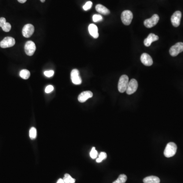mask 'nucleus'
<instances>
[{
	"label": "nucleus",
	"mask_w": 183,
	"mask_h": 183,
	"mask_svg": "<svg viewBox=\"0 0 183 183\" xmlns=\"http://www.w3.org/2000/svg\"><path fill=\"white\" fill-rule=\"evenodd\" d=\"M159 37L158 36L156 35L153 33H151L148 36V37L146 39H145L144 40V44L146 47H150L152 42L157 41Z\"/></svg>",
	"instance_id": "14"
},
{
	"label": "nucleus",
	"mask_w": 183,
	"mask_h": 183,
	"mask_svg": "<svg viewBox=\"0 0 183 183\" xmlns=\"http://www.w3.org/2000/svg\"><path fill=\"white\" fill-rule=\"evenodd\" d=\"M29 136L31 140H34L37 137V130L35 127H32L29 131Z\"/></svg>",
	"instance_id": "20"
},
{
	"label": "nucleus",
	"mask_w": 183,
	"mask_h": 183,
	"mask_svg": "<svg viewBox=\"0 0 183 183\" xmlns=\"http://www.w3.org/2000/svg\"><path fill=\"white\" fill-rule=\"evenodd\" d=\"M71 79L74 85H79L82 83V80L79 76V71L77 69H74L71 71Z\"/></svg>",
	"instance_id": "9"
},
{
	"label": "nucleus",
	"mask_w": 183,
	"mask_h": 183,
	"mask_svg": "<svg viewBox=\"0 0 183 183\" xmlns=\"http://www.w3.org/2000/svg\"><path fill=\"white\" fill-rule=\"evenodd\" d=\"M19 75L22 79H27L30 77V72L29 70L23 69L20 71Z\"/></svg>",
	"instance_id": "18"
},
{
	"label": "nucleus",
	"mask_w": 183,
	"mask_h": 183,
	"mask_svg": "<svg viewBox=\"0 0 183 183\" xmlns=\"http://www.w3.org/2000/svg\"><path fill=\"white\" fill-rule=\"evenodd\" d=\"M138 88V82L135 79H132L129 82L127 86L126 93L127 94L131 95L135 93Z\"/></svg>",
	"instance_id": "6"
},
{
	"label": "nucleus",
	"mask_w": 183,
	"mask_h": 183,
	"mask_svg": "<svg viewBox=\"0 0 183 183\" xmlns=\"http://www.w3.org/2000/svg\"><path fill=\"white\" fill-rule=\"evenodd\" d=\"M177 146L176 144L173 142H170L166 146L164 151V156L167 158L173 157L176 154Z\"/></svg>",
	"instance_id": "1"
},
{
	"label": "nucleus",
	"mask_w": 183,
	"mask_h": 183,
	"mask_svg": "<svg viewBox=\"0 0 183 183\" xmlns=\"http://www.w3.org/2000/svg\"><path fill=\"white\" fill-rule=\"evenodd\" d=\"M89 33L94 38H98L99 37L98 29L96 25L93 23H91L89 25Z\"/></svg>",
	"instance_id": "15"
},
{
	"label": "nucleus",
	"mask_w": 183,
	"mask_h": 183,
	"mask_svg": "<svg viewBox=\"0 0 183 183\" xmlns=\"http://www.w3.org/2000/svg\"><path fill=\"white\" fill-rule=\"evenodd\" d=\"M53 87L52 85H49L45 88V93L48 94V93H50L52 92L53 91Z\"/></svg>",
	"instance_id": "28"
},
{
	"label": "nucleus",
	"mask_w": 183,
	"mask_h": 183,
	"mask_svg": "<svg viewBox=\"0 0 183 183\" xmlns=\"http://www.w3.org/2000/svg\"><path fill=\"white\" fill-rule=\"evenodd\" d=\"M17 1L20 3H25L27 1V0H17Z\"/></svg>",
	"instance_id": "31"
},
{
	"label": "nucleus",
	"mask_w": 183,
	"mask_h": 183,
	"mask_svg": "<svg viewBox=\"0 0 183 183\" xmlns=\"http://www.w3.org/2000/svg\"><path fill=\"white\" fill-rule=\"evenodd\" d=\"M90 157H91L93 159L97 158V156H98V152H97V151L96 150L95 147H93L90 153Z\"/></svg>",
	"instance_id": "23"
},
{
	"label": "nucleus",
	"mask_w": 183,
	"mask_h": 183,
	"mask_svg": "<svg viewBox=\"0 0 183 183\" xmlns=\"http://www.w3.org/2000/svg\"><path fill=\"white\" fill-rule=\"evenodd\" d=\"M129 78L126 75H123L121 77L118 83V90L120 93H124L127 90L129 83Z\"/></svg>",
	"instance_id": "2"
},
{
	"label": "nucleus",
	"mask_w": 183,
	"mask_h": 183,
	"mask_svg": "<svg viewBox=\"0 0 183 183\" xmlns=\"http://www.w3.org/2000/svg\"><path fill=\"white\" fill-rule=\"evenodd\" d=\"M2 28V30L5 32H8L11 30V26L9 22H6Z\"/></svg>",
	"instance_id": "24"
},
{
	"label": "nucleus",
	"mask_w": 183,
	"mask_h": 183,
	"mask_svg": "<svg viewBox=\"0 0 183 183\" xmlns=\"http://www.w3.org/2000/svg\"><path fill=\"white\" fill-rule=\"evenodd\" d=\"M182 52H183V42L177 43L171 47L170 49V55L172 57H176Z\"/></svg>",
	"instance_id": "4"
},
{
	"label": "nucleus",
	"mask_w": 183,
	"mask_h": 183,
	"mask_svg": "<svg viewBox=\"0 0 183 183\" xmlns=\"http://www.w3.org/2000/svg\"><path fill=\"white\" fill-rule=\"evenodd\" d=\"M93 3L91 1H88L85 4V5L83 6V9L85 11H87L91 8Z\"/></svg>",
	"instance_id": "26"
},
{
	"label": "nucleus",
	"mask_w": 183,
	"mask_h": 183,
	"mask_svg": "<svg viewBox=\"0 0 183 183\" xmlns=\"http://www.w3.org/2000/svg\"><path fill=\"white\" fill-rule=\"evenodd\" d=\"M133 19V14L129 10H125L121 14V20L125 25L128 26L131 23Z\"/></svg>",
	"instance_id": "3"
},
{
	"label": "nucleus",
	"mask_w": 183,
	"mask_h": 183,
	"mask_svg": "<svg viewBox=\"0 0 183 183\" xmlns=\"http://www.w3.org/2000/svg\"><path fill=\"white\" fill-rule=\"evenodd\" d=\"M40 1H41V2H42V3H44V2L45 1V0H40Z\"/></svg>",
	"instance_id": "32"
},
{
	"label": "nucleus",
	"mask_w": 183,
	"mask_h": 183,
	"mask_svg": "<svg viewBox=\"0 0 183 183\" xmlns=\"http://www.w3.org/2000/svg\"><path fill=\"white\" fill-rule=\"evenodd\" d=\"M57 183H65L64 181L62 179H60L58 180Z\"/></svg>",
	"instance_id": "30"
},
{
	"label": "nucleus",
	"mask_w": 183,
	"mask_h": 183,
	"mask_svg": "<svg viewBox=\"0 0 183 183\" xmlns=\"http://www.w3.org/2000/svg\"><path fill=\"white\" fill-rule=\"evenodd\" d=\"M44 74L47 77H52L54 74V71L53 70L46 71L44 72Z\"/></svg>",
	"instance_id": "27"
},
{
	"label": "nucleus",
	"mask_w": 183,
	"mask_h": 183,
	"mask_svg": "<svg viewBox=\"0 0 183 183\" xmlns=\"http://www.w3.org/2000/svg\"><path fill=\"white\" fill-rule=\"evenodd\" d=\"M36 49V47L34 42L32 41L27 42L25 44V52L27 56H33L35 52Z\"/></svg>",
	"instance_id": "8"
},
{
	"label": "nucleus",
	"mask_w": 183,
	"mask_h": 183,
	"mask_svg": "<svg viewBox=\"0 0 183 183\" xmlns=\"http://www.w3.org/2000/svg\"><path fill=\"white\" fill-rule=\"evenodd\" d=\"M103 17L101 15H99V14H95L93 15V21L95 22H100V21H102Z\"/></svg>",
	"instance_id": "25"
},
{
	"label": "nucleus",
	"mask_w": 183,
	"mask_h": 183,
	"mask_svg": "<svg viewBox=\"0 0 183 183\" xmlns=\"http://www.w3.org/2000/svg\"><path fill=\"white\" fill-rule=\"evenodd\" d=\"M96 10L97 12L103 15H108L110 13V11L109 10L102 5H97L96 6Z\"/></svg>",
	"instance_id": "16"
},
{
	"label": "nucleus",
	"mask_w": 183,
	"mask_h": 183,
	"mask_svg": "<svg viewBox=\"0 0 183 183\" xmlns=\"http://www.w3.org/2000/svg\"><path fill=\"white\" fill-rule=\"evenodd\" d=\"M63 180L65 183H74L75 182V179L72 178L70 175L68 174L65 175Z\"/></svg>",
	"instance_id": "21"
},
{
	"label": "nucleus",
	"mask_w": 183,
	"mask_h": 183,
	"mask_svg": "<svg viewBox=\"0 0 183 183\" xmlns=\"http://www.w3.org/2000/svg\"><path fill=\"white\" fill-rule=\"evenodd\" d=\"M34 32V27L31 24H27L23 27L22 33L24 37L29 38L33 34Z\"/></svg>",
	"instance_id": "10"
},
{
	"label": "nucleus",
	"mask_w": 183,
	"mask_h": 183,
	"mask_svg": "<svg viewBox=\"0 0 183 183\" xmlns=\"http://www.w3.org/2000/svg\"><path fill=\"white\" fill-rule=\"evenodd\" d=\"M159 20V17L157 14H154L152 17L144 21V25L147 28H151L157 25Z\"/></svg>",
	"instance_id": "5"
},
{
	"label": "nucleus",
	"mask_w": 183,
	"mask_h": 183,
	"mask_svg": "<svg viewBox=\"0 0 183 183\" xmlns=\"http://www.w3.org/2000/svg\"><path fill=\"white\" fill-rule=\"evenodd\" d=\"M6 20L4 17L0 18V27H2L4 26V25L6 23Z\"/></svg>",
	"instance_id": "29"
},
{
	"label": "nucleus",
	"mask_w": 183,
	"mask_h": 183,
	"mask_svg": "<svg viewBox=\"0 0 183 183\" xmlns=\"http://www.w3.org/2000/svg\"><path fill=\"white\" fill-rule=\"evenodd\" d=\"M15 40L13 38L11 37H5L0 42V47L2 48H6L12 47L15 45Z\"/></svg>",
	"instance_id": "7"
},
{
	"label": "nucleus",
	"mask_w": 183,
	"mask_h": 183,
	"mask_svg": "<svg viewBox=\"0 0 183 183\" xmlns=\"http://www.w3.org/2000/svg\"><path fill=\"white\" fill-rule=\"evenodd\" d=\"M182 17V13L180 11H176L173 14L171 17V22L172 25L175 27H178L180 25L181 19Z\"/></svg>",
	"instance_id": "11"
},
{
	"label": "nucleus",
	"mask_w": 183,
	"mask_h": 183,
	"mask_svg": "<svg viewBox=\"0 0 183 183\" xmlns=\"http://www.w3.org/2000/svg\"><path fill=\"white\" fill-rule=\"evenodd\" d=\"M144 183H160V179L156 176H149L145 178L143 180Z\"/></svg>",
	"instance_id": "17"
},
{
	"label": "nucleus",
	"mask_w": 183,
	"mask_h": 183,
	"mask_svg": "<svg viewBox=\"0 0 183 183\" xmlns=\"http://www.w3.org/2000/svg\"><path fill=\"white\" fill-rule=\"evenodd\" d=\"M106 153L105 152H101L100 154L99 155V157L98 158L96 159V162L97 163H100L103 160L106 158Z\"/></svg>",
	"instance_id": "22"
},
{
	"label": "nucleus",
	"mask_w": 183,
	"mask_h": 183,
	"mask_svg": "<svg viewBox=\"0 0 183 183\" xmlns=\"http://www.w3.org/2000/svg\"><path fill=\"white\" fill-rule=\"evenodd\" d=\"M141 63L146 66H150L153 64L152 58L148 53H142L141 56Z\"/></svg>",
	"instance_id": "12"
},
{
	"label": "nucleus",
	"mask_w": 183,
	"mask_h": 183,
	"mask_svg": "<svg viewBox=\"0 0 183 183\" xmlns=\"http://www.w3.org/2000/svg\"><path fill=\"white\" fill-rule=\"evenodd\" d=\"M93 93L90 91L83 92L82 93H81L78 96V101L81 103L85 102L88 99L91 98L93 97Z\"/></svg>",
	"instance_id": "13"
},
{
	"label": "nucleus",
	"mask_w": 183,
	"mask_h": 183,
	"mask_svg": "<svg viewBox=\"0 0 183 183\" xmlns=\"http://www.w3.org/2000/svg\"><path fill=\"white\" fill-rule=\"evenodd\" d=\"M127 180V177L124 174H122L119 176L116 180L113 182V183H125Z\"/></svg>",
	"instance_id": "19"
}]
</instances>
